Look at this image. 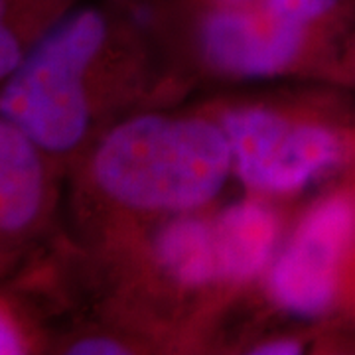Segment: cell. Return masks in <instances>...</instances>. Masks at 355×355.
I'll list each match as a JSON object with an SVG mask.
<instances>
[{
  "instance_id": "1",
  "label": "cell",
  "mask_w": 355,
  "mask_h": 355,
  "mask_svg": "<svg viewBox=\"0 0 355 355\" xmlns=\"http://www.w3.org/2000/svg\"><path fill=\"white\" fill-rule=\"evenodd\" d=\"M65 178L77 239L105 253L162 219L211 209L233 178V160L209 111H135L107 128Z\"/></svg>"
},
{
  "instance_id": "2",
  "label": "cell",
  "mask_w": 355,
  "mask_h": 355,
  "mask_svg": "<svg viewBox=\"0 0 355 355\" xmlns=\"http://www.w3.org/2000/svg\"><path fill=\"white\" fill-rule=\"evenodd\" d=\"M150 48L101 4L73 6L0 83V113L64 176L148 91Z\"/></svg>"
},
{
  "instance_id": "3",
  "label": "cell",
  "mask_w": 355,
  "mask_h": 355,
  "mask_svg": "<svg viewBox=\"0 0 355 355\" xmlns=\"http://www.w3.org/2000/svg\"><path fill=\"white\" fill-rule=\"evenodd\" d=\"M209 113L227 135L233 178L253 196L277 202L302 193L347 158L340 128L286 101L241 99Z\"/></svg>"
},
{
  "instance_id": "4",
  "label": "cell",
  "mask_w": 355,
  "mask_h": 355,
  "mask_svg": "<svg viewBox=\"0 0 355 355\" xmlns=\"http://www.w3.org/2000/svg\"><path fill=\"white\" fill-rule=\"evenodd\" d=\"M320 32L280 18L259 0H205L191 20V64L221 81H272L296 76L312 60Z\"/></svg>"
},
{
  "instance_id": "5",
  "label": "cell",
  "mask_w": 355,
  "mask_h": 355,
  "mask_svg": "<svg viewBox=\"0 0 355 355\" xmlns=\"http://www.w3.org/2000/svg\"><path fill=\"white\" fill-rule=\"evenodd\" d=\"M355 245V196L331 191L306 207L286 229L261 280L265 298L282 316H330L342 294L343 270Z\"/></svg>"
},
{
  "instance_id": "6",
  "label": "cell",
  "mask_w": 355,
  "mask_h": 355,
  "mask_svg": "<svg viewBox=\"0 0 355 355\" xmlns=\"http://www.w3.org/2000/svg\"><path fill=\"white\" fill-rule=\"evenodd\" d=\"M64 174L0 113V277L10 272L53 225Z\"/></svg>"
},
{
  "instance_id": "7",
  "label": "cell",
  "mask_w": 355,
  "mask_h": 355,
  "mask_svg": "<svg viewBox=\"0 0 355 355\" xmlns=\"http://www.w3.org/2000/svg\"><path fill=\"white\" fill-rule=\"evenodd\" d=\"M139 233V265H144L160 291L176 300H207L227 294L214 211L168 217Z\"/></svg>"
},
{
  "instance_id": "8",
  "label": "cell",
  "mask_w": 355,
  "mask_h": 355,
  "mask_svg": "<svg viewBox=\"0 0 355 355\" xmlns=\"http://www.w3.org/2000/svg\"><path fill=\"white\" fill-rule=\"evenodd\" d=\"M225 291L261 284L286 235L275 200L247 193L214 211Z\"/></svg>"
},
{
  "instance_id": "9",
  "label": "cell",
  "mask_w": 355,
  "mask_h": 355,
  "mask_svg": "<svg viewBox=\"0 0 355 355\" xmlns=\"http://www.w3.org/2000/svg\"><path fill=\"white\" fill-rule=\"evenodd\" d=\"M69 8L67 0H0V83Z\"/></svg>"
},
{
  "instance_id": "10",
  "label": "cell",
  "mask_w": 355,
  "mask_h": 355,
  "mask_svg": "<svg viewBox=\"0 0 355 355\" xmlns=\"http://www.w3.org/2000/svg\"><path fill=\"white\" fill-rule=\"evenodd\" d=\"M48 343L32 318L0 292V355H22L42 352Z\"/></svg>"
},
{
  "instance_id": "11",
  "label": "cell",
  "mask_w": 355,
  "mask_h": 355,
  "mask_svg": "<svg viewBox=\"0 0 355 355\" xmlns=\"http://www.w3.org/2000/svg\"><path fill=\"white\" fill-rule=\"evenodd\" d=\"M266 10L294 24L324 32L340 16L347 0H259Z\"/></svg>"
},
{
  "instance_id": "12",
  "label": "cell",
  "mask_w": 355,
  "mask_h": 355,
  "mask_svg": "<svg viewBox=\"0 0 355 355\" xmlns=\"http://www.w3.org/2000/svg\"><path fill=\"white\" fill-rule=\"evenodd\" d=\"M139 343L127 340L123 331L87 330L73 331L65 340L58 342L60 354L71 355H125L137 354Z\"/></svg>"
},
{
  "instance_id": "13",
  "label": "cell",
  "mask_w": 355,
  "mask_h": 355,
  "mask_svg": "<svg viewBox=\"0 0 355 355\" xmlns=\"http://www.w3.org/2000/svg\"><path fill=\"white\" fill-rule=\"evenodd\" d=\"M254 355H296L304 352V342L294 338V336H268L261 338L259 342H253L247 349Z\"/></svg>"
},
{
  "instance_id": "14",
  "label": "cell",
  "mask_w": 355,
  "mask_h": 355,
  "mask_svg": "<svg viewBox=\"0 0 355 355\" xmlns=\"http://www.w3.org/2000/svg\"><path fill=\"white\" fill-rule=\"evenodd\" d=\"M216 2H251V0H216Z\"/></svg>"
}]
</instances>
